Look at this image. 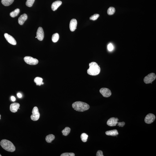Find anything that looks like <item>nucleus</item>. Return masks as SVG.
Returning <instances> with one entry per match:
<instances>
[{"label":"nucleus","instance_id":"f257e3e1","mask_svg":"<svg viewBox=\"0 0 156 156\" xmlns=\"http://www.w3.org/2000/svg\"><path fill=\"white\" fill-rule=\"evenodd\" d=\"M73 108L75 110L78 112H84L88 110L89 109V105L86 103L77 101L73 104Z\"/></svg>","mask_w":156,"mask_h":156},{"label":"nucleus","instance_id":"f03ea898","mask_svg":"<svg viewBox=\"0 0 156 156\" xmlns=\"http://www.w3.org/2000/svg\"><path fill=\"white\" fill-rule=\"evenodd\" d=\"M89 68L88 69L87 73L91 76H95L100 73L101 69L98 64L95 62H92L89 64Z\"/></svg>","mask_w":156,"mask_h":156},{"label":"nucleus","instance_id":"7ed1b4c3","mask_svg":"<svg viewBox=\"0 0 156 156\" xmlns=\"http://www.w3.org/2000/svg\"><path fill=\"white\" fill-rule=\"evenodd\" d=\"M0 144L2 148L6 151L13 152L16 150V147L11 142L7 140H2Z\"/></svg>","mask_w":156,"mask_h":156},{"label":"nucleus","instance_id":"20e7f679","mask_svg":"<svg viewBox=\"0 0 156 156\" xmlns=\"http://www.w3.org/2000/svg\"><path fill=\"white\" fill-rule=\"evenodd\" d=\"M156 78V75L154 73L149 74L145 77L144 79V82L146 84L151 83L155 80Z\"/></svg>","mask_w":156,"mask_h":156},{"label":"nucleus","instance_id":"39448f33","mask_svg":"<svg viewBox=\"0 0 156 156\" xmlns=\"http://www.w3.org/2000/svg\"><path fill=\"white\" fill-rule=\"evenodd\" d=\"M24 60L26 63L31 65H36L39 62V61L37 59L29 56L25 57Z\"/></svg>","mask_w":156,"mask_h":156},{"label":"nucleus","instance_id":"423d86ee","mask_svg":"<svg viewBox=\"0 0 156 156\" xmlns=\"http://www.w3.org/2000/svg\"><path fill=\"white\" fill-rule=\"evenodd\" d=\"M32 114L31 116V119L32 121H37L39 118L40 114L38 108L35 107L33 109L32 111Z\"/></svg>","mask_w":156,"mask_h":156},{"label":"nucleus","instance_id":"0eeeda50","mask_svg":"<svg viewBox=\"0 0 156 156\" xmlns=\"http://www.w3.org/2000/svg\"><path fill=\"white\" fill-rule=\"evenodd\" d=\"M100 92L104 97L108 98L111 95L112 93L110 90L107 88H103L100 89L99 90Z\"/></svg>","mask_w":156,"mask_h":156},{"label":"nucleus","instance_id":"6e6552de","mask_svg":"<svg viewBox=\"0 0 156 156\" xmlns=\"http://www.w3.org/2000/svg\"><path fill=\"white\" fill-rule=\"evenodd\" d=\"M156 117L154 114L152 113L149 114L146 116L145 119V122L147 124H151L154 121Z\"/></svg>","mask_w":156,"mask_h":156},{"label":"nucleus","instance_id":"1a4fd4ad","mask_svg":"<svg viewBox=\"0 0 156 156\" xmlns=\"http://www.w3.org/2000/svg\"><path fill=\"white\" fill-rule=\"evenodd\" d=\"M44 34L43 28L41 27L38 28L36 32V37L39 41H42L44 38Z\"/></svg>","mask_w":156,"mask_h":156},{"label":"nucleus","instance_id":"9d476101","mask_svg":"<svg viewBox=\"0 0 156 156\" xmlns=\"http://www.w3.org/2000/svg\"><path fill=\"white\" fill-rule=\"evenodd\" d=\"M4 36L7 42L10 44L13 45H16L17 44L16 40L11 36L6 33L4 34Z\"/></svg>","mask_w":156,"mask_h":156},{"label":"nucleus","instance_id":"9b49d317","mask_svg":"<svg viewBox=\"0 0 156 156\" xmlns=\"http://www.w3.org/2000/svg\"><path fill=\"white\" fill-rule=\"evenodd\" d=\"M118 121L119 120L117 118L114 117L111 118L108 120L107 124L108 125L111 127L116 126L118 124Z\"/></svg>","mask_w":156,"mask_h":156},{"label":"nucleus","instance_id":"f8f14e48","mask_svg":"<svg viewBox=\"0 0 156 156\" xmlns=\"http://www.w3.org/2000/svg\"><path fill=\"white\" fill-rule=\"evenodd\" d=\"M20 106V104L17 103H12L10 106V110L12 113H16L17 112Z\"/></svg>","mask_w":156,"mask_h":156},{"label":"nucleus","instance_id":"ddd939ff","mask_svg":"<svg viewBox=\"0 0 156 156\" xmlns=\"http://www.w3.org/2000/svg\"><path fill=\"white\" fill-rule=\"evenodd\" d=\"M77 22L76 19H72L70 23L69 28L70 31L72 32L74 31L76 29Z\"/></svg>","mask_w":156,"mask_h":156},{"label":"nucleus","instance_id":"4468645a","mask_svg":"<svg viewBox=\"0 0 156 156\" xmlns=\"http://www.w3.org/2000/svg\"><path fill=\"white\" fill-rule=\"evenodd\" d=\"M27 19H28V16L26 14L24 13L21 15L18 19L19 24L21 25H23Z\"/></svg>","mask_w":156,"mask_h":156},{"label":"nucleus","instance_id":"2eb2a0df","mask_svg":"<svg viewBox=\"0 0 156 156\" xmlns=\"http://www.w3.org/2000/svg\"><path fill=\"white\" fill-rule=\"evenodd\" d=\"M62 4V2L61 1H57L53 3L51 6L52 10L54 11H55L61 6Z\"/></svg>","mask_w":156,"mask_h":156},{"label":"nucleus","instance_id":"dca6fc26","mask_svg":"<svg viewBox=\"0 0 156 156\" xmlns=\"http://www.w3.org/2000/svg\"><path fill=\"white\" fill-rule=\"evenodd\" d=\"M106 134L108 136H116L119 135L118 132L117 130H111L107 131Z\"/></svg>","mask_w":156,"mask_h":156},{"label":"nucleus","instance_id":"f3484780","mask_svg":"<svg viewBox=\"0 0 156 156\" xmlns=\"http://www.w3.org/2000/svg\"><path fill=\"white\" fill-rule=\"evenodd\" d=\"M55 138V136L52 134H50L47 136L46 138V140L48 143H51Z\"/></svg>","mask_w":156,"mask_h":156},{"label":"nucleus","instance_id":"a211bd4d","mask_svg":"<svg viewBox=\"0 0 156 156\" xmlns=\"http://www.w3.org/2000/svg\"><path fill=\"white\" fill-rule=\"evenodd\" d=\"M43 79L42 78L39 77H37L35 78L34 79V82L36 83L37 85L40 86L42 84H44L43 82Z\"/></svg>","mask_w":156,"mask_h":156},{"label":"nucleus","instance_id":"6ab92c4d","mask_svg":"<svg viewBox=\"0 0 156 156\" xmlns=\"http://www.w3.org/2000/svg\"><path fill=\"white\" fill-rule=\"evenodd\" d=\"M14 1V0H2L1 2L4 6H8L10 5Z\"/></svg>","mask_w":156,"mask_h":156},{"label":"nucleus","instance_id":"aec40b11","mask_svg":"<svg viewBox=\"0 0 156 156\" xmlns=\"http://www.w3.org/2000/svg\"><path fill=\"white\" fill-rule=\"evenodd\" d=\"M20 9H17L15 10L14 11H12L10 13V16L12 17H16L20 13Z\"/></svg>","mask_w":156,"mask_h":156},{"label":"nucleus","instance_id":"412c9836","mask_svg":"<svg viewBox=\"0 0 156 156\" xmlns=\"http://www.w3.org/2000/svg\"><path fill=\"white\" fill-rule=\"evenodd\" d=\"M70 128L68 127H66L63 130H62V132L63 134V135L66 136L69 135L70 133Z\"/></svg>","mask_w":156,"mask_h":156},{"label":"nucleus","instance_id":"4be33fe9","mask_svg":"<svg viewBox=\"0 0 156 156\" xmlns=\"http://www.w3.org/2000/svg\"><path fill=\"white\" fill-rule=\"evenodd\" d=\"M59 35L58 33H55L52 35V40L54 43L58 42L59 39Z\"/></svg>","mask_w":156,"mask_h":156},{"label":"nucleus","instance_id":"5701e85b","mask_svg":"<svg viewBox=\"0 0 156 156\" xmlns=\"http://www.w3.org/2000/svg\"><path fill=\"white\" fill-rule=\"evenodd\" d=\"M115 12V8L113 7H110L108 9L107 13L109 15H112L114 14Z\"/></svg>","mask_w":156,"mask_h":156},{"label":"nucleus","instance_id":"b1692460","mask_svg":"<svg viewBox=\"0 0 156 156\" xmlns=\"http://www.w3.org/2000/svg\"><path fill=\"white\" fill-rule=\"evenodd\" d=\"M88 137V135L85 133H82L80 136L82 140L84 142H86L87 141Z\"/></svg>","mask_w":156,"mask_h":156},{"label":"nucleus","instance_id":"393cba45","mask_svg":"<svg viewBox=\"0 0 156 156\" xmlns=\"http://www.w3.org/2000/svg\"><path fill=\"white\" fill-rule=\"evenodd\" d=\"M35 0H27L26 5L29 7H31L35 2Z\"/></svg>","mask_w":156,"mask_h":156},{"label":"nucleus","instance_id":"a878e982","mask_svg":"<svg viewBox=\"0 0 156 156\" xmlns=\"http://www.w3.org/2000/svg\"><path fill=\"white\" fill-rule=\"evenodd\" d=\"M99 15L98 14H95L93 15V16H91L90 17V20H95L98 19V18L99 17Z\"/></svg>","mask_w":156,"mask_h":156},{"label":"nucleus","instance_id":"bb28decb","mask_svg":"<svg viewBox=\"0 0 156 156\" xmlns=\"http://www.w3.org/2000/svg\"><path fill=\"white\" fill-rule=\"evenodd\" d=\"M75 156V154L73 153H65L61 154V156Z\"/></svg>","mask_w":156,"mask_h":156},{"label":"nucleus","instance_id":"cd10ccee","mask_svg":"<svg viewBox=\"0 0 156 156\" xmlns=\"http://www.w3.org/2000/svg\"><path fill=\"white\" fill-rule=\"evenodd\" d=\"M108 49L109 51H111L114 49V47L112 43L109 44L108 46Z\"/></svg>","mask_w":156,"mask_h":156},{"label":"nucleus","instance_id":"c85d7f7f","mask_svg":"<svg viewBox=\"0 0 156 156\" xmlns=\"http://www.w3.org/2000/svg\"><path fill=\"white\" fill-rule=\"evenodd\" d=\"M97 156H104L103 152L101 150H99L97 153Z\"/></svg>","mask_w":156,"mask_h":156},{"label":"nucleus","instance_id":"c756f323","mask_svg":"<svg viewBox=\"0 0 156 156\" xmlns=\"http://www.w3.org/2000/svg\"><path fill=\"white\" fill-rule=\"evenodd\" d=\"M125 123L124 122H118V125L119 127H123L125 125Z\"/></svg>","mask_w":156,"mask_h":156},{"label":"nucleus","instance_id":"7c9ffc66","mask_svg":"<svg viewBox=\"0 0 156 156\" xmlns=\"http://www.w3.org/2000/svg\"><path fill=\"white\" fill-rule=\"evenodd\" d=\"M11 100L13 101V102H14V101L16 100V98L14 96H11Z\"/></svg>","mask_w":156,"mask_h":156},{"label":"nucleus","instance_id":"2f4dec72","mask_svg":"<svg viewBox=\"0 0 156 156\" xmlns=\"http://www.w3.org/2000/svg\"><path fill=\"white\" fill-rule=\"evenodd\" d=\"M17 96L19 98H21L22 97V95L20 93H18L17 94Z\"/></svg>","mask_w":156,"mask_h":156},{"label":"nucleus","instance_id":"473e14b6","mask_svg":"<svg viewBox=\"0 0 156 156\" xmlns=\"http://www.w3.org/2000/svg\"><path fill=\"white\" fill-rule=\"evenodd\" d=\"M1 115L0 114V120L1 119Z\"/></svg>","mask_w":156,"mask_h":156},{"label":"nucleus","instance_id":"72a5a7b5","mask_svg":"<svg viewBox=\"0 0 156 156\" xmlns=\"http://www.w3.org/2000/svg\"><path fill=\"white\" fill-rule=\"evenodd\" d=\"M2 156V155H1V154H0V156Z\"/></svg>","mask_w":156,"mask_h":156},{"label":"nucleus","instance_id":"f704fd0d","mask_svg":"<svg viewBox=\"0 0 156 156\" xmlns=\"http://www.w3.org/2000/svg\"><path fill=\"white\" fill-rule=\"evenodd\" d=\"M35 38H37V37H36H36Z\"/></svg>","mask_w":156,"mask_h":156}]
</instances>
